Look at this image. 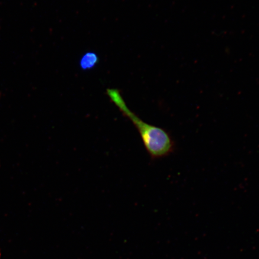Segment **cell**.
Returning a JSON list of instances; mask_svg holds the SVG:
<instances>
[{"instance_id": "1", "label": "cell", "mask_w": 259, "mask_h": 259, "mask_svg": "<svg viewBox=\"0 0 259 259\" xmlns=\"http://www.w3.org/2000/svg\"><path fill=\"white\" fill-rule=\"evenodd\" d=\"M106 93L122 114L131 120L137 128L146 150L152 160L169 157L176 151V142L169 132L142 120L128 108L119 90L110 89Z\"/></svg>"}, {"instance_id": "2", "label": "cell", "mask_w": 259, "mask_h": 259, "mask_svg": "<svg viewBox=\"0 0 259 259\" xmlns=\"http://www.w3.org/2000/svg\"><path fill=\"white\" fill-rule=\"evenodd\" d=\"M99 62V57L95 52H87L80 58L79 66L83 70H92Z\"/></svg>"}]
</instances>
